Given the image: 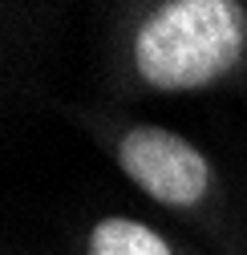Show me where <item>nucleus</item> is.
I'll list each match as a JSON object with an SVG mask.
<instances>
[{
  "label": "nucleus",
  "mask_w": 247,
  "mask_h": 255,
  "mask_svg": "<svg viewBox=\"0 0 247 255\" xmlns=\"http://www.w3.org/2000/svg\"><path fill=\"white\" fill-rule=\"evenodd\" d=\"M106 73L122 98H191L247 85V4L154 0L118 8Z\"/></svg>",
  "instance_id": "obj_1"
},
{
  "label": "nucleus",
  "mask_w": 247,
  "mask_h": 255,
  "mask_svg": "<svg viewBox=\"0 0 247 255\" xmlns=\"http://www.w3.org/2000/svg\"><path fill=\"white\" fill-rule=\"evenodd\" d=\"M227 255H243V251H239V247H231V251H227Z\"/></svg>",
  "instance_id": "obj_4"
},
{
  "label": "nucleus",
  "mask_w": 247,
  "mask_h": 255,
  "mask_svg": "<svg viewBox=\"0 0 247 255\" xmlns=\"http://www.w3.org/2000/svg\"><path fill=\"white\" fill-rule=\"evenodd\" d=\"M94 142L110 154L122 178L134 182L150 203L195 223L211 235H227L231 227V195L215 158L187 134L162 122H142L126 114H77Z\"/></svg>",
  "instance_id": "obj_2"
},
{
  "label": "nucleus",
  "mask_w": 247,
  "mask_h": 255,
  "mask_svg": "<svg viewBox=\"0 0 247 255\" xmlns=\"http://www.w3.org/2000/svg\"><path fill=\"white\" fill-rule=\"evenodd\" d=\"M77 255H182L178 243L134 215H98L85 223L77 239Z\"/></svg>",
  "instance_id": "obj_3"
}]
</instances>
